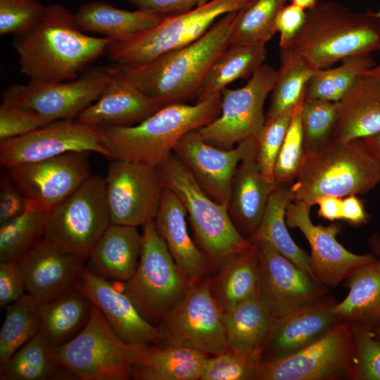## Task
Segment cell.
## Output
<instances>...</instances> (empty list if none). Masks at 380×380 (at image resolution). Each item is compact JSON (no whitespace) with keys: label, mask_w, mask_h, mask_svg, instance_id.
I'll return each instance as SVG.
<instances>
[{"label":"cell","mask_w":380,"mask_h":380,"mask_svg":"<svg viewBox=\"0 0 380 380\" xmlns=\"http://www.w3.org/2000/svg\"><path fill=\"white\" fill-rule=\"evenodd\" d=\"M293 110L274 119L265 120L255 137L256 163L262 174L270 181H275L274 165L291 120Z\"/></svg>","instance_id":"obj_45"},{"label":"cell","mask_w":380,"mask_h":380,"mask_svg":"<svg viewBox=\"0 0 380 380\" xmlns=\"http://www.w3.org/2000/svg\"><path fill=\"white\" fill-rule=\"evenodd\" d=\"M237 12L220 17L201 37L186 46L144 64L114 65L163 106L197 99L212 64L229 45Z\"/></svg>","instance_id":"obj_2"},{"label":"cell","mask_w":380,"mask_h":380,"mask_svg":"<svg viewBox=\"0 0 380 380\" xmlns=\"http://www.w3.org/2000/svg\"><path fill=\"white\" fill-rule=\"evenodd\" d=\"M260 262V292L272 315L319 300L329 290L262 239L252 241Z\"/></svg>","instance_id":"obj_20"},{"label":"cell","mask_w":380,"mask_h":380,"mask_svg":"<svg viewBox=\"0 0 380 380\" xmlns=\"http://www.w3.org/2000/svg\"><path fill=\"white\" fill-rule=\"evenodd\" d=\"M89 152H70L8 169L26 200V206L50 211L89 177Z\"/></svg>","instance_id":"obj_17"},{"label":"cell","mask_w":380,"mask_h":380,"mask_svg":"<svg viewBox=\"0 0 380 380\" xmlns=\"http://www.w3.org/2000/svg\"><path fill=\"white\" fill-rule=\"evenodd\" d=\"M331 296L272 315L260 360L291 354L312 343L339 323Z\"/></svg>","instance_id":"obj_21"},{"label":"cell","mask_w":380,"mask_h":380,"mask_svg":"<svg viewBox=\"0 0 380 380\" xmlns=\"http://www.w3.org/2000/svg\"><path fill=\"white\" fill-rule=\"evenodd\" d=\"M104 179L111 224L137 227L154 220L165 187L156 167L111 159Z\"/></svg>","instance_id":"obj_16"},{"label":"cell","mask_w":380,"mask_h":380,"mask_svg":"<svg viewBox=\"0 0 380 380\" xmlns=\"http://www.w3.org/2000/svg\"><path fill=\"white\" fill-rule=\"evenodd\" d=\"M280 49L300 55L316 68L371 55L380 50V19L375 12L350 11L334 1H322L306 12L305 20L292 40Z\"/></svg>","instance_id":"obj_4"},{"label":"cell","mask_w":380,"mask_h":380,"mask_svg":"<svg viewBox=\"0 0 380 380\" xmlns=\"http://www.w3.org/2000/svg\"><path fill=\"white\" fill-rule=\"evenodd\" d=\"M341 200L331 196L320 197L316 203L319 206V215L331 222L341 220Z\"/></svg>","instance_id":"obj_55"},{"label":"cell","mask_w":380,"mask_h":380,"mask_svg":"<svg viewBox=\"0 0 380 380\" xmlns=\"http://www.w3.org/2000/svg\"><path fill=\"white\" fill-rule=\"evenodd\" d=\"M139 346L122 340L92 304L84 327L51 353L77 379L126 380L132 378Z\"/></svg>","instance_id":"obj_9"},{"label":"cell","mask_w":380,"mask_h":380,"mask_svg":"<svg viewBox=\"0 0 380 380\" xmlns=\"http://www.w3.org/2000/svg\"><path fill=\"white\" fill-rule=\"evenodd\" d=\"M367 243L370 253L380 259V234L378 232L373 234L368 239Z\"/></svg>","instance_id":"obj_56"},{"label":"cell","mask_w":380,"mask_h":380,"mask_svg":"<svg viewBox=\"0 0 380 380\" xmlns=\"http://www.w3.org/2000/svg\"><path fill=\"white\" fill-rule=\"evenodd\" d=\"M52 347L39 331L0 370L1 380L77 379L52 355Z\"/></svg>","instance_id":"obj_37"},{"label":"cell","mask_w":380,"mask_h":380,"mask_svg":"<svg viewBox=\"0 0 380 380\" xmlns=\"http://www.w3.org/2000/svg\"><path fill=\"white\" fill-rule=\"evenodd\" d=\"M186 216L180 198L165 186L154 224L179 270L194 283L203 279L210 264L190 236Z\"/></svg>","instance_id":"obj_25"},{"label":"cell","mask_w":380,"mask_h":380,"mask_svg":"<svg viewBox=\"0 0 380 380\" xmlns=\"http://www.w3.org/2000/svg\"><path fill=\"white\" fill-rule=\"evenodd\" d=\"M374 336L376 338L380 339V327L373 330Z\"/></svg>","instance_id":"obj_60"},{"label":"cell","mask_w":380,"mask_h":380,"mask_svg":"<svg viewBox=\"0 0 380 380\" xmlns=\"http://www.w3.org/2000/svg\"><path fill=\"white\" fill-rule=\"evenodd\" d=\"M39 0H0L1 35H21L32 29L45 10Z\"/></svg>","instance_id":"obj_47"},{"label":"cell","mask_w":380,"mask_h":380,"mask_svg":"<svg viewBox=\"0 0 380 380\" xmlns=\"http://www.w3.org/2000/svg\"><path fill=\"white\" fill-rule=\"evenodd\" d=\"M110 224L105 179L90 175L72 194L49 211L43 237L87 260Z\"/></svg>","instance_id":"obj_12"},{"label":"cell","mask_w":380,"mask_h":380,"mask_svg":"<svg viewBox=\"0 0 380 380\" xmlns=\"http://www.w3.org/2000/svg\"><path fill=\"white\" fill-rule=\"evenodd\" d=\"M39 304L26 293L6 307V317L0 330V370L39 331Z\"/></svg>","instance_id":"obj_39"},{"label":"cell","mask_w":380,"mask_h":380,"mask_svg":"<svg viewBox=\"0 0 380 380\" xmlns=\"http://www.w3.org/2000/svg\"><path fill=\"white\" fill-rule=\"evenodd\" d=\"M379 183L380 160L363 139L329 140L317 151L305 153L290 190L293 201L312 207L320 197L362 194Z\"/></svg>","instance_id":"obj_5"},{"label":"cell","mask_w":380,"mask_h":380,"mask_svg":"<svg viewBox=\"0 0 380 380\" xmlns=\"http://www.w3.org/2000/svg\"><path fill=\"white\" fill-rule=\"evenodd\" d=\"M74 15L82 31L101 34L113 41L122 40L147 30L163 16L139 9H121L103 1L83 4Z\"/></svg>","instance_id":"obj_32"},{"label":"cell","mask_w":380,"mask_h":380,"mask_svg":"<svg viewBox=\"0 0 380 380\" xmlns=\"http://www.w3.org/2000/svg\"><path fill=\"white\" fill-rule=\"evenodd\" d=\"M349 289L334 312L338 321L350 327L374 330L380 327V259L355 270L344 282Z\"/></svg>","instance_id":"obj_29"},{"label":"cell","mask_w":380,"mask_h":380,"mask_svg":"<svg viewBox=\"0 0 380 380\" xmlns=\"http://www.w3.org/2000/svg\"><path fill=\"white\" fill-rule=\"evenodd\" d=\"M277 70L263 64L242 87L221 92L220 113L209 124L197 129L207 143L231 149L255 137L265 122L264 104L272 92Z\"/></svg>","instance_id":"obj_14"},{"label":"cell","mask_w":380,"mask_h":380,"mask_svg":"<svg viewBox=\"0 0 380 380\" xmlns=\"http://www.w3.org/2000/svg\"><path fill=\"white\" fill-rule=\"evenodd\" d=\"M380 160V134L363 139Z\"/></svg>","instance_id":"obj_57"},{"label":"cell","mask_w":380,"mask_h":380,"mask_svg":"<svg viewBox=\"0 0 380 380\" xmlns=\"http://www.w3.org/2000/svg\"><path fill=\"white\" fill-rule=\"evenodd\" d=\"M85 260L43 237L15 262L26 293L42 303L75 288Z\"/></svg>","instance_id":"obj_22"},{"label":"cell","mask_w":380,"mask_h":380,"mask_svg":"<svg viewBox=\"0 0 380 380\" xmlns=\"http://www.w3.org/2000/svg\"><path fill=\"white\" fill-rule=\"evenodd\" d=\"M253 0H211L194 8L163 15L153 27L119 41L106 53L119 66L144 64L201 37L222 16L241 10Z\"/></svg>","instance_id":"obj_7"},{"label":"cell","mask_w":380,"mask_h":380,"mask_svg":"<svg viewBox=\"0 0 380 380\" xmlns=\"http://www.w3.org/2000/svg\"><path fill=\"white\" fill-rule=\"evenodd\" d=\"M48 123L34 111L2 101L0 106V141L23 135Z\"/></svg>","instance_id":"obj_49"},{"label":"cell","mask_w":380,"mask_h":380,"mask_svg":"<svg viewBox=\"0 0 380 380\" xmlns=\"http://www.w3.org/2000/svg\"><path fill=\"white\" fill-rule=\"evenodd\" d=\"M26 208V200L10 175L1 173L0 224L19 215Z\"/></svg>","instance_id":"obj_50"},{"label":"cell","mask_w":380,"mask_h":380,"mask_svg":"<svg viewBox=\"0 0 380 380\" xmlns=\"http://www.w3.org/2000/svg\"><path fill=\"white\" fill-rule=\"evenodd\" d=\"M113 39L92 37L78 27L65 6L45 7L39 22L15 37L13 47L20 72L31 80L66 81L78 77L88 65L106 53Z\"/></svg>","instance_id":"obj_1"},{"label":"cell","mask_w":380,"mask_h":380,"mask_svg":"<svg viewBox=\"0 0 380 380\" xmlns=\"http://www.w3.org/2000/svg\"><path fill=\"white\" fill-rule=\"evenodd\" d=\"M362 74L367 75L380 79V64L375 65L372 68L365 71Z\"/></svg>","instance_id":"obj_59"},{"label":"cell","mask_w":380,"mask_h":380,"mask_svg":"<svg viewBox=\"0 0 380 380\" xmlns=\"http://www.w3.org/2000/svg\"><path fill=\"white\" fill-rule=\"evenodd\" d=\"M290 3L293 4L306 11L314 7L319 0H289Z\"/></svg>","instance_id":"obj_58"},{"label":"cell","mask_w":380,"mask_h":380,"mask_svg":"<svg viewBox=\"0 0 380 380\" xmlns=\"http://www.w3.org/2000/svg\"><path fill=\"white\" fill-rule=\"evenodd\" d=\"M267 56L265 44H229L215 60L200 87L197 101L220 94L227 85L251 76Z\"/></svg>","instance_id":"obj_35"},{"label":"cell","mask_w":380,"mask_h":380,"mask_svg":"<svg viewBox=\"0 0 380 380\" xmlns=\"http://www.w3.org/2000/svg\"><path fill=\"white\" fill-rule=\"evenodd\" d=\"M162 106L113 65L110 78L99 97L76 118L97 127L131 126L141 122Z\"/></svg>","instance_id":"obj_24"},{"label":"cell","mask_w":380,"mask_h":380,"mask_svg":"<svg viewBox=\"0 0 380 380\" xmlns=\"http://www.w3.org/2000/svg\"><path fill=\"white\" fill-rule=\"evenodd\" d=\"M221 94L194 105L175 103L162 106L131 126L98 127L102 144L113 159L158 167L173 153L187 132L203 127L220 113Z\"/></svg>","instance_id":"obj_3"},{"label":"cell","mask_w":380,"mask_h":380,"mask_svg":"<svg viewBox=\"0 0 380 380\" xmlns=\"http://www.w3.org/2000/svg\"><path fill=\"white\" fill-rule=\"evenodd\" d=\"M207 357L187 348L140 345L132 378L137 380H198Z\"/></svg>","instance_id":"obj_31"},{"label":"cell","mask_w":380,"mask_h":380,"mask_svg":"<svg viewBox=\"0 0 380 380\" xmlns=\"http://www.w3.org/2000/svg\"><path fill=\"white\" fill-rule=\"evenodd\" d=\"M94 152L113 159L97 126L77 118L49 122L23 135L0 141V163L7 169L70 152Z\"/></svg>","instance_id":"obj_15"},{"label":"cell","mask_w":380,"mask_h":380,"mask_svg":"<svg viewBox=\"0 0 380 380\" xmlns=\"http://www.w3.org/2000/svg\"><path fill=\"white\" fill-rule=\"evenodd\" d=\"M350 328L355 350L354 380H380V339L372 330Z\"/></svg>","instance_id":"obj_48"},{"label":"cell","mask_w":380,"mask_h":380,"mask_svg":"<svg viewBox=\"0 0 380 380\" xmlns=\"http://www.w3.org/2000/svg\"><path fill=\"white\" fill-rule=\"evenodd\" d=\"M277 185L260 171L255 149L240 163L233 177L227 208L241 234H248L251 239L255 234Z\"/></svg>","instance_id":"obj_27"},{"label":"cell","mask_w":380,"mask_h":380,"mask_svg":"<svg viewBox=\"0 0 380 380\" xmlns=\"http://www.w3.org/2000/svg\"><path fill=\"white\" fill-rule=\"evenodd\" d=\"M211 0H128L137 9L167 15L186 11Z\"/></svg>","instance_id":"obj_53"},{"label":"cell","mask_w":380,"mask_h":380,"mask_svg":"<svg viewBox=\"0 0 380 380\" xmlns=\"http://www.w3.org/2000/svg\"><path fill=\"white\" fill-rule=\"evenodd\" d=\"M157 168L164 186L172 190L183 203L196 241L210 266L219 267L230 256L255 246L237 229L227 205L208 196L173 153Z\"/></svg>","instance_id":"obj_6"},{"label":"cell","mask_w":380,"mask_h":380,"mask_svg":"<svg viewBox=\"0 0 380 380\" xmlns=\"http://www.w3.org/2000/svg\"><path fill=\"white\" fill-rule=\"evenodd\" d=\"M288 0H253L237 12L229 44H266L277 32L275 21Z\"/></svg>","instance_id":"obj_41"},{"label":"cell","mask_w":380,"mask_h":380,"mask_svg":"<svg viewBox=\"0 0 380 380\" xmlns=\"http://www.w3.org/2000/svg\"><path fill=\"white\" fill-rule=\"evenodd\" d=\"M272 318L260 291L224 312L228 350L260 360Z\"/></svg>","instance_id":"obj_30"},{"label":"cell","mask_w":380,"mask_h":380,"mask_svg":"<svg viewBox=\"0 0 380 380\" xmlns=\"http://www.w3.org/2000/svg\"><path fill=\"white\" fill-rule=\"evenodd\" d=\"M307 11L293 4H285L279 11L275 28L279 34V49L284 48L302 27Z\"/></svg>","instance_id":"obj_52"},{"label":"cell","mask_w":380,"mask_h":380,"mask_svg":"<svg viewBox=\"0 0 380 380\" xmlns=\"http://www.w3.org/2000/svg\"><path fill=\"white\" fill-rule=\"evenodd\" d=\"M75 287L100 310L110 327L125 342L156 344L157 327L147 321L129 297L110 280L91 273L84 266Z\"/></svg>","instance_id":"obj_23"},{"label":"cell","mask_w":380,"mask_h":380,"mask_svg":"<svg viewBox=\"0 0 380 380\" xmlns=\"http://www.w3.org/2000/svg\"><path fill=\"white\" fill-rule=\"evenodd\" d=\"M142 228L139 265L132 277L121 284L141 315L157 326L184 298L192 282L175 263L154 221Z\"/></svg>","instance_id":"obj_8"},{"label":"cell","mask_w":380,"mask_h":380,"mask_svg":"<svg viewBox=\"0 0 380 380\" xmlns=\"http://www.w3.org/2000/svg\"><path fill=\"white\" fill-rule=\"evenodd\" d=\"M310 208L303 201H291L286 209V223L290 228L298 229L307 239L311 249V269L317 280L327 289H334L376 257L371 253L359 255L348 251L336 239L341 225L336 222L328 226L315 224L310 219Z\"/></svg>","instance_id":"obj_18"},{"label":"cell","mask_w":380,"mask_h":380,"mask_svg":"<svg viewBox=\"0 0 380 380\" xmlns=\"http://www.w3.org/2000/svg\"><path fill=\"white\" fill-rule=\"evenodd\" d=\"M355 350L349 325L339 322L304 348L258 362L255 380H354Z\"/></svg>","instance_id":"obj_10"},{"label":"cell","mask_w":380,"mask_h":380,"mask_svg":"<svg viewBox=\"0 0 380 380\" xmlns=\"http://www.w3.org/2000/svg\"><path fill=\"white\" fill-rule=\"evenodd\" d=\"M110 76L111 67H93L70 80H30L7 87L2 101L34 111L49 122L75 118L97 100Z\"/></svg>","instance_id":"obj_13"},{"label":"cell","mask_w":380,"mask_h":380,"mask_svg":"<svg viewBox=\"0 0 380 380\" xmlns=\"http://www.w3.org/2000/svg\"><path fill=\"white\" fill-rule=\"evenodd\" d=\"M219 267L216 277L211 280L210 289L223 313L260 291L256 246L230 256Z\"/></svg>","instance_id":"obj_34"},{"label":"cell","mask_w":380,"mask_h":380,"mask_svg":"<svg viewBox=\"0 0 380 380\" xmlns=\"http://www.w3.org/2000/svg\"><path fill=\"white\" fill-rule=\"evenodd\" d=\"M292 201L290 186H286V184H278L270 195L257 232L249 240H265L303 272L317 280L311 269L310 255L294 242L286 227V209Z\"/></svg>","instance_id":"obj_36"},{"label":"cell","mask_w":380,"mask_h":380,"mask_svg":"<svg viewBox=\"0 0 380 380\" xmlns=\"http://www.w3.org/2000/svg\"><path fill=\"white\" fill-rule=\"evenodd\" d=\"M141 248L142 234L137 227L110 224L94 246L84 267L97 276L123 283L135 272Z\"/></svg>","instance_id":"obj_28"},{"label":"cell","mask_w":380,"mask_h":380,"mask_svg":"<svg viewBox=\"0 0 380 380\" xmlns=\"http://www.w3.org/2000/svg\"><path fill=\"white\" fill-rule=\"evenodd\" d=\"M369 219V215L366 211L363 202L356 195L349 196L341 200V220L352 226L359 227L365 224Z\"/></svg>","instance_id":"obj_54"},{"label":"cell","mask_w":380,"mask_h":380,"mask_svg":"<svg viewBox=\"0 0 380 380\" xmlns=\"http://www.w3.org/2000/svg\"><path fill=\"white\" fill-rule=\"evenodd\" d=\"M317 70L300 55L280 49V66L265 120L292 110L305 98L306 85Z\"/></svg>","instance_id":"obj_38"},{"label":"cell","mask_w":380,"mask_h":380,"mask_svg":"<svg viewBox=\"0 0 380 380\" xmlns=\"http://www.w3.org/2000/svg\"><path fill=\"white\" fill-rule=\"evenodd\" d=\"M255 149V137L231 149H224L207 143L197 129H194L182 137L173 153L208 196L227 205L236 168Z\"/></svg>","instance_id":"obj_19"},{"label":"cell","mask_w":380,"mask_h":380,"mask_svg":"<svg viewBox=\"0 0 380 380\" xmlns=\"http://www.w3.org/2000/svg\"><path fill=\"white\" fill-rule=\"evenodd\" d=\"M26 289L16 262H0V306L4 308L24 294Z\"/></svg>","instance_id":"obj_51"},{"label":"cell","mask_w":380,"mask_h":380,"mask_svg":"<svg viewBox=\"0 0 380 380\" xmlns=\"http://www.w3.org/2000/svg\"><path fill=\"white\" fill-rule=\"evenodd\" d=\"M338 103L329 140L346 143L380 134V79L362 74Z\"/></svg>","instance_id":"obj_26"},{"label":"cell","mask_w":380,"mask_h":380,"mask_svg":"<svg viewBox=\"0 0 380 380\" xmlns=\"http://www.w3.org/2000/svg\"><path fill=\"white\" fill-rule=\"evenodd\" d=\"M304 99L293 110L291 120L275 163L274 178L278 184L293 183L305 158L300 119Z\"/></svg>","instance_id":"obj_44"},{"label":"cell","mask_w":380,"mask_h":380,"mask_svg":"<svg viewBox=\"0 0 380 380\" xmlns=\"http://www.w3.org/2000/svg\"><path fill=\"white\" fill-rule=\"evenodd\" d=\"M375 14L380 19V7H379V10L376 12H375Z\"/></svg>","instance_id":"obj_61"},{"label":"cell","mask_w":380,"mask_h":380,"mask_svg":"<svg viewBox=\"0 0 380 380\" xmlns=\"http://www.w3.org/2000/svg\"><path fill=\"white\" fill-rule=\"evenodd\" d=\"M48 213L26 206L21 214L0 224V262H15L43 238Z\"/></svg>","instance_id":"obj_42"},{"label":"cell","mask_w":380,"mask_h":380,"mask_svg":"<svg viewBox=\"0 0 380 380\" xmlns=\"http://www.w3.org/2000/svg\"><path fill=\"white\" fill-rule=\"evenodd\" d=\"M260 360L232 350L208 356L204 362L201 380H255Z\"/></svg>","instance_id":"obj_46"},{"label":"cell","mask_w":380,"mask_h":380,"mask_svg":"<svg viewBox=\"0 0 380 380\" xmlns=\"http://www.w3.org/2000/svg\"><path fill=\"white\" fill-rule=\"evenodd\" d=\"M211 280L192 283L184 298L156 326V346L180 347L213 356L228 350L223 312L213 297Z\"/></svg>","instance_id":"obj_11"},{"label":"cell","mask_w":380,"mask_h":380,"mask_svg":"<svg viewBox=\"0 0 380 380\" xmlns=\"http://www.w3.org/2000/svg\"><path fill=\"white\" fill-rule=\"evenodd\" d=\"M376 65L372 55L346 58L332 68L319 69L308 82L305 99L338 102L365 71Z\"/></svg>","instance_id":"obj_40"},{"label":"cell","mask_w":380,"mask_h":380,"mask_svg":"<svg viewBox=\"0 0 380 380\" xmlns=\"http://www.w3.org/2000/svg\"><path fill=\"white\" fill-rule=\"evenodd\" d=\"M91 301L75 287L58 297L39 304V332L52 347L75 337L87 324Z\"/></svg>","instance_id":"obj_33"},{"label":"cell","mask_w":380,"mask_h":380,"mask_svg":"<svg viewBox=\"0 0 380 380\" xmlns=\"http://www.w3.org/2000/svg\"><path fill=\"white\" fill-rule=\"evenodd\" d=\"M338 112V102L304 99L300 119L305 153L317 151L329 140Z\"/></svg>","instance_id":"obj_43"}]
</instances>
